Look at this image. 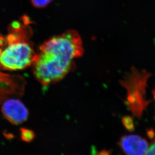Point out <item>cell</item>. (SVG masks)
I'll use <instances>...</instances> for the list:
<instances>
[{
	"mask_svg": "<svg viewBox=\"0 0 155 155\" xmlns=\"http://www.w3.org/2000/svg\"><path fill=\"white\" fill-rule=\"evenodd\" d=\"M82 40L75 30L53 37L39 47L32 64L35 78L43 85L63 79L73 67L74 59L84 54Z\"/></svg>",
	"mask_w": 155,
	"mask_h": 155,
	"instance_id": "1",
	"label": "cell"
},
{
	"mask_svg": "<svg viewBox=\"0 0 155 155\" xmlns=\"http://www.w3.org/2000/svg\"><path fill=\"white\" fill-rule=\"evenodd\" d=\"M7 37V45L0 52V68L10 71L22 70L32 65L36 53L32 44L15 29Z\"/></svg>",
	"mask_w": 155,
	"mask_h": 155,
	"instance_id": "2",
	"label": "cell"
},
{
	"mask_svg": "<svg viewBox=\"0 0 155 155\" xmlns=\"http://www.w3.org/2000/svg\"><path fill=\"white\" fill-rule=\"evenodd\" d=\"M3 116L11 124H22L28 119L29 113L26 107L16 99H10L4 101L2 106Z\"/></svg>",
	"mask_w": 155,
	"mask_h": 155,
	"instance_id": "3",
	"label": "cell"
},
{
	"mask_svg": "<svg viewBox=\"0 0 155 155\" xmlns=\"http://www.w3.org/2000/svg\"><path fill=\"white\" fill-rule=\"evenodd\" d=\"M119 145L128 155H146L149 144L145 139L138 135H127L120 139Z\"/></svg>",
	"mask_w": 155,
	"mask_h": 155,
	"instance_id": "4",
	"label": "cell"
},
{
	"mask_svg": "<svg viewBox=\"0 0 155 155\" xmlns=\"http://www.w3.org/2000/svg\"><path fill=\"white\" fill-rule=\"evenodd\" d=\"M34 137L35 135L32 131L27 129H21V138L23 140L26 142H31Z\"/></svg>",
	"mask_w": 155,
	"mask_h": 155,
	"instance_id": "5",
	"label": "cell"
},
{
	"mask_svg": "<svg viewBox=\"0 0 155 155\" xmlns=\"http://www.w3.org/2000/svg\"><path fill=\"white\" fill-rule=\"evenodd\" d=\"M52 1L53 0H31V2L34 7L43 8L47 7Z\"/></svg>",
	"mask_w": 155,
	"mask_h": 155,
	"instance_id": "6",
	"label": "cell"
},
{
	"mask_svg": "<svg viewBox=\"0 0 155 155\" xmlns=\"http://www.w3.org/2000/svg\"><path fill=\"white\" fill-rule=\"evenodd\" d=\"M146 155H155V138L152 144L149 145Z\"/></svg>",
	"mask_w": 155,
	"mask_h": 155,
	"instance_id": "7",
	"label": "cell"
},
{
	"mask_svg": "<svg viewBox=\"0 0 155 155\" xmlns=\"http://www.w3.org/2000/svg\"><path fill=\"white\" fill-rule=\"evenodd\" d=\"M153 95H154V98L155 100V88H154V90H153Z\"/></svg>",
	"mask_w": 155,
	"mask_h": 155,
	"instance_id": "8",
	"label": "cell"
},
{
	"mask_svg": "<svg viewBox=\"0 0 155 155\" xmlns=\"http://www.w3.org/2000/svg\"></svg>",
	"mask_w": 155,
	"mask_h": 155,
	"instance_id": "9",
	"label": "cell"
}]
</instances>
